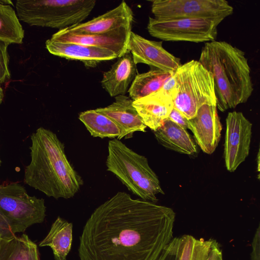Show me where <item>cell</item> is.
Instances as JSON below:
<instances>
[{
	"label": "cell",
	"instance_id": "cell-1",
	"mask_svg": "<svg viewBox=\"0 0 260 260\" xmlns=\"http://www.w3.org/2000/svg\"><path fill=\"white\" fill-rule=\"evenodd\" d=\"M175 217L169 207L118 192L86 221L80 260H156L173 238Z\"/></svg>",
	"mask_w": 260,
	"mask_h": 260
},
{
	"label": "cell",
	"instance_id": "cell-2",
	"mask_svg": "<svg viewBox=\"0 0 260 260\" xmlns=\"http://www.w3.org/2000/svg\"><path fill=\"white\" fill-rule=\"evenodd\" d=\"M30 161L25 167L24 182L49 197H73L83 184L65 154L56 135L43 127L30 136Z\"/></svg>",
	"mask_w": 260,
	"mask_h": 260
},
{
	"label": "cell",
	"instance_id": "cell-3",
	"mask_svg": "<svg viewBox=\"0 0 260 260\" xmlns=\"http://www.w3.org/2000/svg\"><path fill=\"white\" fill-rule=\"evenodd\" d=\"M212 75L217 108L220 111L246 103L253 87L245 53L225 41L207 42L198 60Z\"/></svg>",
	"mask_w": 260,
	"mask_h": 260
},
{
	"label": "cell",
	"instance_id": "cell-4",
	"mask_svg": "<svg viewBox=\"0 0 260 260\" xmlns=\"http://www.w3.org/2000/svg\"><path fill=\"white\" fill-rule=\"evenodd\" d=\"M107 170L142 200L155 203L156 195L164 194L157 176L144 156L127 147L120 140L109 141Z\"/></svg>",
	"mask_w": 260,
	"mask_h": 260
},
{
	"label": "cell",
	"instance_id": "cell-5",
	"mask_svg": "<svg viewBox=\"0 0 260 260\" xmlns=\"http://www.w3.org/2000/svg\"><path fill=\"white\" fill-rule=\"evenodd\" d=\"M95 5V0H18L15 7L28 25L61 30L81 23Z\"/></svg>",
	"mask_w": 260,
	"mask_h": 260
},
{
	"label": "cell",
	"instance_id": "cell-6",
	"mask_svg": "<svg viewBox=\"0 0 260 260\" xmlns=\"http://www.w3.org/2000/svg\"><path fill=\"white\" fill-rule=\"evenodd\" d=\"M46 211L44 200L29 195L20 183L0 185L1 238H11L43 222Z\"/></svg>",
	"mask_w": 260,
	"mask_h": 260
},
{
	"label": "cell",
	"instance_id": "cell-7",
	"mask_svg": "<svg viewBox=\"0 0 260 260\" xmlns=\"http://www.w3.org/2000/svg\"><path fill=\"white\" fill-rule=\"evenodd\" d=\"M173 76L174 108L188 120L195 117L202 105L216 104L213 76L198 60L181 64Z\"/></svg>",
	"mask_w": 260,
	"mask_h": 260
},
{
	"label": "cell",
	"instance_id": "cell-8",
	"mask_svg": "<svg viewBox=\"0 0 260 260\" xmlns=\"http://www.w3.org/2000/svg\"><path fill=\"white\" fill-rule=\"evenodd\" d=\"M221 22L206 18L157 19L149 17L147 29L152 37L166 41L211 42Z\"/></svg>",
	"mask_w": 260,
	"mask_h": 260
},
{
	"label": "cell",
	"instance_id": "cell-9",
	"mask_svg": "<svg viewBox=\"0 0 260 260\" xmlns=\"http://www.w3.org/2000/svg\"><path fill=\"white\" fill-rule=\"evenodd\" d=\"M233 8L225 0H155L151 12L157 19L206 18L222 22Z\"/></svg>",
	"mask_w": 260,
	"mask_h": 260
},
{
	"label": "cell",
	"instance_id": "cell-10",
	"mask_svg": "<svg viewBox=\"0 0 260 260\" xmlns=\"http://www.w3.org/2000/svg\"><path fill=\"white\" fill-rule=\"evenodd\" d=\"M252 124L241 112H229L226 118L224 158L226 169L234 172L249 153Z\"/></svg>",
	"mask_w": 260,
	"mask_h": 260
},
{
	"label": "cell",
	"instance_id": "cell-11",
	"mask_svg": "<svg viewBox=\"0 0 260 260\" xmlns=\"http://www.w3.org/2000/svg\"><path fill=\"white\" fill-rule=\"evenodd\" d=\"M175 84L173 75L159 90L133 102L144 123L153 132L162 125L174 108Z\"/></svg>",
	"mask_w": 260,
	"mask_h": 260
},
{
	"label": "cell",
	"instance_id": "cell-12",
	"mask_svg": "<svg viewBox=\"0 0 260 260\" xmlns=\"http://www.w3.org/2000/svg\"><path fill=\"white\" fill-rule=\"evenodd\" d=\"M161 41L146 39L131 31L127 44L136 64L144 63L163 71L174 73L181 64L180 59L167 51Z\"/></svg>",
	"mask_w": 260,
	"mask_h": 260
},
{
	"label": "cell",
	"instance_id": "cell-13",
	"mask_svg": "<svg viewBox=\"0 0 260 260\" xmlns=\"http://www.w3.org/2000/svg\"><path fill=\"white\" fill-rule=\"evenodd\" d=\"M132 27L122 28L104 34L75 33L66 28L54 34L51 40L94 46L109 50L120 57L127 51V44Z\"/></svg>",
	"mask_w": 260,
	"mask_h": 260
},
{
	"label": "cell",
	"instance_id": "cell-14",
	"mask_svg": "<svg viewBox=\"0 0 260 260\" xmlns=\"http://www.w3.org/2000/svg\"><path fill=\"white\" fill-rule=\"evenodd\" d=\"M189 121L196 143L204 153H213L220 141L222 129L216 104L202 105Z\"/></svg>",
	"mask_w": 260,
	"mask_h": 260
},
{
	"label": "cell",
	"instance_id": "cell-15",
	"mask_svg": "<svg viewBox=\"0 0 260 260\" xmlns=\"http://www.w3.org/2000/svg\"><path fill=\"white\" fill-rule=\"evenodd\" d=\"M133 12L124 1L115 8L92 19L66 29L84 34H104L125 27H132Z\"/></svg>",
	"mask_w": 260,
	"mask_h": 260
},
{
	"label": "cell",
	"instance_id": "cell-16",
	"mask_svg": "<svg viewBox=\"0 0 260 260\" xmlns=\"http://www.w3.org/2000/svg\"><path fill=\"white\" fill-rule=\"evenodd\" d=\"M133 102L129 96L120 95L115 96L111 105L95 109L111 119L120 128L119 140L132 137L136 132H146L147 126L133 106Z\"/></svg>",
	"mask_w": 260,
	"mask_h": 260
},
{
	"label": "cell",
	"instance_id": "cell-17",
	"mask_svg": "<svg viewBox=\"0 0 260 260\" xmlns=\"http://www.w3.org/2000/svg\"><path fill=\"white\" fill-rule=\"evenodd\" d=\"M46 48L51 54L69 59L82 62L87 67L93 68L104 61L117 58L112 51L94 46L65 43L48 39Z\"/></svg>",
	"mask_w": 260,
	"mask_h": 260
},
{
	"label": "cell",
	"instance_id": "cell-18",
	"mask_svg": "<svg viewBox=\"0 0 260 260\" xmlns=\"http://www.w3.org/2000/svg\"><path fill=\"white\" fill-rule=\"evenodd\" d=\"M137 75V64L127 51L103 73L101 85L111 97L125 95Z\"/></svg>",
	"mask_w": 260,
	"mask_h": 260
},
{
	"label": "cell",
	"instance_id": "cell-19",
	"mask_svg": "<svg viewBox=\"0 0 260 260\" xmlns=\"http://www.w3.org/2000/svg\"><path fill=\"white\" fill-rule=\"evenodd\" d=\"M154 134L157 142L168 149L188 155L197 152L194 141L187 129L168 118Z\"/></svg>",
	"mask_w": 260,
	"mask_h": 260
},
{
	"label": "cell",
	"instance_id": "cell-20",
	"mask_svg": "<svg viewBox=\"0 0 260 260\" xmlns=\"http://www.w3.org/2000/svg\"><path fill=\"white\" fill-rule=\"evenodd\" d=\"M72 240V223L58 216L39 246L50 247L52 250L55 260H67L71 249Z\"/></svg>",
	"mask_w": 260,
	"mask_h": 260
},
{
	"label": "cell",
	"instance_id": "cell-21",
	"mask_svg": "<svg viewBox=\"0 0 260 260\" xmlns=\"http://www.w3.org/2000/svg\"><path fill=\"white\" fill-rule=\"evenodd\" d=\"M0 260H40L37 245L25 234L1 238Z\"/></svg>",
	"mask_w": 260,
	"mask_h": 260
},
{
	"label": "cell",
	"instance_id": "cell-22",
	"mask_svg": "<svg viewBox=\"0 0 260 260\" xmlns=\"http://www.w3.org/2000/svg\"><path fill=\"white\" fill-rule=\"evenodd\" d=\"M173 74L156 68L138 74L128 90L129 97L135 101L157 92Z\"/></svg>",
	"mask_w": 260,
	"mask_h": 260
},
{
	"label": "cell",
	"instance_id": "cell-23",
	"mask_svg": "<svg viewBox=\"0 0 260 260\" xmlns=\"http://www.w3.org/2000/svg\"><path fill=\"white\" fill-rule=\"evenodd\" d=\"M79 119L91 136L101 138H117L119 140L121 134L120 128L111 119L95 110L80 113Z\"/></svg>",
	"mask_w": 260,
	"mask_h": 260
},
{
	"label": "cell",
	"instance_id": "cell-24",
	"mask_svg": "<svg viewBox=\"0 0 260 260\" xmlns=\"http://www.w3.org/2000/svg\"><path fill=\"white\" fill-rule=\"evenodd\" d=\"M24 30L15 10L10 5L0 4V40L21 44Z\"/></svg>",
	"mask_w": 260,
	"mask_h": 260
},
{
	"label": "cell",
	"instance_id": "cell-25",
	"mask_svg": "<svg viewBox=\"0 0 260 260\" xmlns=\"http://www.w3.org/2000/svg\"><path fill=\"white\" fill-rule=\"evenodd\" d=\"M214 240L181 236L179 237L178 260H207Z\"/></svg>",
	"mask_w": 260,
	"mask_h": 260
},
{
	"label": "cell",
	"instance_id": "cell-26",
	"mask_svg": "<svg viewBox=\"0 0 260 260\" xmlns=\"http://www.w3.org/2000/svg\"><path fill=\"white\" fill-rule=\"evenodd\" d=\"M10 44L0 40V84L11 78L9 69L10 56L8 49Z\"/></svg>",
	"mask_w": 260,
	"mask_h": 260
},
{
	"label": "cell",
	"instance_id": "cell-27",
	"mask_svg": "<svg viewBox=\"0 0 260 260\" xmlns=\"http://www.w3.org/2000/svg\"><path fill=\"white\" fill-rule=\"evenodd\" d=\"M179 237H173L156 260H178Z\"/></svg>",
	"mask_w": 260,
	"mask_h": 260
},
{
	"label": "cell",
	"instance_id": "cell-28",
	"mask_svg": "<svg viewBox=\"0 0 260 260\" xmlns=\"http://www.w3.org/2000/svg\"><path fill=\"white\" fill-rule=\"evenodd\" d=\"M168 119L186 129H190L189 120L175 108L172 110Z\"/></svg>",
	"mask_w": 260,
	"mask_h": 260
},
{
	"label": "cell",
	"instance_id": "cell-29",
	"mask_svg": "<svg viewBox=\"0 0 260 260\" xmlns=\"http://www.w3.org/2000/svg\"><path fill=\"white\" fill-rule=\"evenodd\" d=\"M250 260H260V225L256 230L251 243Z\"/></svg>",
	"mask_w": 260,
	"mask_h": 260
},
{
	"label": "cell",
	"instance_id": "cell-30",
	"mask_svg": "<svg viewBox=\"0 0 260 260\" xmlns=\"http://www.w3.org/2000/svg\"><path fill=\"white\" fill-rule=\"evenodd\" d=\"M207 260H223L219 243L214 240Z\"/></svg>",
	"mask_w": 260,
	"mask_h": 260
},
{
	"label": "cell",
	"instance_id": "cell-31",
	"mask_svg": "<svg viewBox=\"0 0 260 260\" xmlns=\"http://www.w3.org/2000/svg\"><path fill=\"white\" fill-rule=\"evenodd\" d=\"M0 4L5 5H13L12 2L9 0H0Z\"/></svg>",
	"mask_w": 260,
	"mask_h": 260
},
{
	"label": "cell",
	"instance_id": "cell-32",
	"mask_svg": "<svg viewBox=\"0 0 260 260\" xmlns=\"http://www.w3.org/2000/svg\"><path fill=\"white\" fill-rule=\"evenodd\" d=\"M4 98V91H3V89L2 87H1V84H0V104H1L3 102Z\"/></svg>",
	"mask_w": 260,
	"mask_h": 260
},
{
	"label": "cell",
	"instance_id": "cell-33",
	"mask_svg": "<svg viewBox=\"0 0 260 260\" xmlns=\"http://www.w3.org/2000/svg\"><path fill=\"white\" fill-rule=\"evenodd\" d=\"M1 162H2V161H1V157H0V166H1Z\"/></svg>",
	"mask_w": 260,
	"mask_h": 260
},
{
	"label": "cell",
	"instance_id": "cell-34",
	"mask_svg": "<svg viewBox=\"0 0 260 260\" xmlns=\"http://www.w3.org/2000/svg\"><path fill=\"white\" fill-rule=\"evenodd\" d=\"M0 239H1V237H0Z\"/></svg>",
	"mask_w": 260,
	"mask_h": 260
}]
</instances>
